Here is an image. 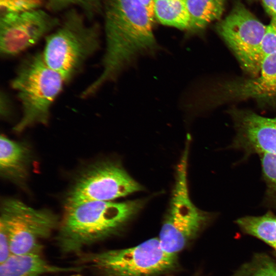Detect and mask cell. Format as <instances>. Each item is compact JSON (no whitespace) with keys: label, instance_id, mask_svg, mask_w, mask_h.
<instances>
[{"label":"cell","instance_id":"obj_1","mask_svg":"<svg viewBox=\"0 0 276 276\" xmlns=\"http://www.w3.org/2000/svg\"><path fill=\"white\" fill-rule=\"evenodd\" d=\"M103 6L106 39L103 70L86 88L89 95L116 80L140 55L151 54L157 48L153 18L139 0H104Z\"/></svg>","mask_w":276,"mask_h":276},{"label":"cell","instance_id":"obj_2","mask_svg":"<svg viewBox=\"0 0 276 276\" xmlns=\"http://www.w3.org/2000/svg\"><path fill=\"white\" fill-rule=\"evenodd\" d=\"M144 203L143 199L95 201L65 207L55 239L59 250L79 256L86 247L118 234Z\"/></svg>","mask_w":276,"mask_h":276},{"label":"cell","instance_id":"obj_3","mask_svg":"<svg viewBox=\"0 0 276 276\" xmlns=\"http://www.w3.org/2000/svg\"><path fill=\"white\" fill-rule=\"evenodd\" d=\"M77 9L66 11L60 25L45 38L42 55L46 64L68 82L100 47L99 27L86 22Z\"/></svg>","mask_w":276,"mask_h":276},{"label":"cell","instance_id":"obj_4","mask_svg":"<svg viewBox=\"0 0 276 276\" xmlns=\"http://www.w3.org/2000/svg\"><path fill=\"white\" fill-rule=\"evenodd\" d=\"M64 82L62 76L46 64L41 53L26 57L11 83L22 111L13 130L20 132L34 125L47 124L52 105Z\"/></svg>","mask_w":276,"mask_h":276},{"label":"cell","instance_id":"obj_5","mask_svg":"<svg viewBox=\"0 0 276 276\" xmlns=\"http://www.w3.org/2000/svg\"><path fill=\"white\" fill-rule=\"evenodd\" d=\"M77 264L98 276H157L177 266V255L162 248L158 238L130 248L82 254Z\"/></svg>","mask_w":276,"mask_h":276},{"label":"cell","instance_id":"obj_6","mask_svg":"<svg viewBox=\"0 0 276 276\" xmlns=\"http://www.w3.org/2000/svg\"><path fill=\"white\" fill-rule=\"evenodd\" d=\"M188 150L186 148L177 166L171 201L158 237L163 249L173 255L185 248L210 219L209 214L196 207L189 197Z\"/></svg>","mask_w":276,"mask_h":276},{"label":"cell","instance_id":"obj_7","mask_svg":"<svg viewBox=\"0 0 276 276\" xmlns=\"http://www.w3.org/2000/svg\"><path fill=\"white\" fill-rule=\"evenodd\" d=\"M60 224L50 211L36 209L16 199L2 203L0 227L9 235L12 254L42 252L41 241L50 237Z\"/></svg>","mask_w":276,"mask_h":276},{"label":"cell","instance_id":"obj_8","mask_svg":"<svg viewBox=\"0 0 276 276\" xmlns=\"http://www.w3.org/2000/svg\"><path fill=\"white\" fill-rule=\"evenodd\" d=\"M266 27L240 2L216 26L218 34L250 77L257 76L260 70L263 59L262 43Z\"/></svg>","mask_w":276,"mask_h":276},{"label":"cell","instance_id":"obj_9","mask_svg":"<svg viewBox=\"0 0 276 276\" xmlns=\"http://www.w3.org/2000/svg\"><path fill=\"white\" fill-rule=\"evenodd\" d=\"M142 190L118 163L104 161L87 169L70 191L65 207L89 201H110Z\"/></svg>","mask_w":276,"mask_h":276},{"label":"cell","instance_id":"obj_10","mask_svg":"<svg viewBox=\"0 0 276 276\" xmlns=\"http://www.w3.org/2000/svg\"><path fill=\"white\" fill-rule=\"evenodd\" d=\"M50 12L39 8L1 13V55L16 56L56 29L61 21Z\"/></svg>","mask_w":276,"mask_h":276},{"label":"cell","instance_id":"obj_11","mask_svg":"<svg viewBox=\"0 0 276 276\" xmlns=\"http://www.w3.org/2000/svg\"><path fill=\"white\" fill-rule=\"evenodd\" d=\"M214 89L206 96L209 104L254 99L276 105V53L264 57L257 76L227 81Z\"/></svg>","mask_w":276,"mask_h":276},{"label":"cell","instance_id":"obj_12","mask_svg":"<svg viewBox=\"0 0 276 276\" xmlns=\"http://www.w3.org/2000/svg\"><path fill=\"white\" fill-rule=\"evenodd\" d=\"M236 134L232 147L246 156L276 154V118L264 117L248 110L229 111Z\"/></svg>","mask_w":276,"mask_h":276},{"label":"cell","instance_id":"obj_13","mask_svg":"<svg viewBox=\"0 0 276 276\" xmlns=\"http://www.w3.org/2000/svg\"><path fill=\"white\" fill-rule=\"evenodd\" d=\"M0 264V276H41L50 273L79 272L84 269L80 265L63 267L52 264L40 252L11 254Z\"/></svg>","mask_w":276,"mask_h":276},{"label":"cell","instance_id":"obj_14","mask_svg":"<svg viewBox=\"0 0 276 276\" xmlns=\"http://www.w3.org/2000/svg\"><path fill=\"white\" fill-rule=\"evenodd\" d=\"M30 158V150L24 143L1 136L0 173L4 178L24 181L28 174Z\"/></svg>","mask_w":276,"mask_h":276},{"label":"cell","instance_id":"obj_15","mask_svg":"<svg viewBox=\"0 0 276 276\" xmlns=\"http://www.w3.org/2000/svg\"><path fill=\"white\" fill-rule=\"evenodd\" d=\"M225 0H188L190 15L189 29L192 32L203 30L213 21L220 19Z\"/></svg>","mask_w":276,"mask_h":276},{"label":"cell","instance_id":"obj_16","mask_svg":"<svg viewBox=\"0 0 276 276\" xmlns=\"http://www.w3.org/2000/svg\"><path fill=\"white\" fill-rule=\"evenodd\" d=\"M153 13L163 25L181 30L189 28L188 0H154Z\"/></svg>","mask_w":276,"mask_h":276},{"label":"cell","instance_id":"obj_17","mask_svg":"<svg viewBox=\"0 0 276 276\" xmlns=\"http://www.w3.org/2000/svg\"><path fill=\"white\" fill-rule=\"evenodd\" d=\"M236 223L243 232L261 239L276 250V215L272 213L244 216L237 219Z\"/></svg>","mask_w":276,"mask_h":276},{"label":"cell","instance_id":"obj_18","mask_svg":"<svg viewBox=\"0 0 276 276\" xmlns=\"http://www.w3.org/2000/svg\"><path fill=\"white\" fill-rule=\"evenodd\" d=\"M45 5L47 10L54 13L77 8L89 20L103 7L102 0H46Z\"/></svg>","mask_w":276,"mask_h":276},{"label":"cell","instance_id":"obj_19","mask_svg":"<svg viewBox=\"0 0 276 276\" xmlns=\"http://www.w3.org/2000/svg\"><path fill=\"white\" fill-rule=\"evenodd\" d=\"M259 155L262 177L266 186L264 203L269 207L276 208V154Z\"/></svg>","mask_w":276,"mask_h":276},{"label":"cell","instance_id":"obj_20","mask_svg":"<svg viewBox=\"0 0 276 276\" xmlns=\"http://www.w3.org/2000/svg\"><path fill=\"white\" fill-rule=\"evenodd\" d=\"M234 276H276V262L267 255L258 254Z\"/></svg>","mask_w":276,"mask_h":276},{"label":"cell","instance_id":"obj_21","mask_svg":"<svg viewBox=\"0 0 276 276\" xmlns=\"http://www.w3.org/2000/svg\"><path fill=\"white\" fill-rule=\"evenodd\" d=\"M46 0H0L1 13L41 8Z\"/></svg>","mask_w":276,"mask_h":276},{"label":"cell","instance_id":"obj_22","mask_svg":"<svg viewBox=\"0 0 276 276\" xmlns=\"http://www.w3.org/2000/svg\"><path fill=\"white\" fill-rule=\"evenodd\" d=\"M262 53L263 58L276 53V19H271L267 26L262 43Z\"/></svg>","mask_w":276,"mask_h":276},{"label":"cell","instance_id":"obj_23","mask_svg":"<svg viewBox=\"0 0 276 276\" xmlns=\"http://www.w3.org/2000/svg\"><path fill=\"white\" fill-rule=\"evenodd\" d=\"M263 6L271 19H276V0H262Z\"/></svg>","mask_w":276,"mask_h":276},{"label":"cell","instance_id":"obj_24","mask_svg":"<svg viewBox=\"0 0 276 276\" xmlns=\"http://www.w3.org/2000/svg\"><path fill=\"white\" fill-rule=\"evenodd\" d=\"M7 96L1 93V114L4 117H7L10 114V106Z\"/></svg>","mask_w":276,"mask_h":276},{"label":"cell","instance_id":"obj_25","mask_svg":"<svg viewBox=\"0 0 276 276\" xmlns=\"http://www.w3.org/2000/svg\"><path fill=\"white\" fill-rule=\"evenodd\" d=\"M147 9L150 16L154 18L153 4L154 0H139Z\"/></svg>","mask_w":276,"mask_h":276}]
</instances>
